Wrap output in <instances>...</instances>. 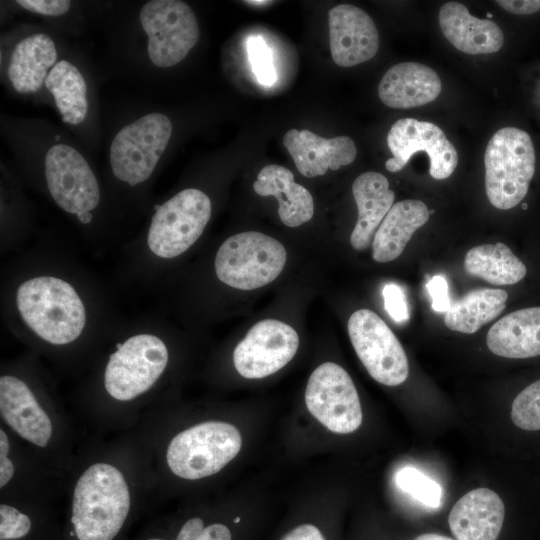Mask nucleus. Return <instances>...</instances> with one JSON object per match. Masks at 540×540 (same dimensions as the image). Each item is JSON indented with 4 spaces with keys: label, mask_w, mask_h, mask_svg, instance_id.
<instances>
[{
    "label": "nucleus",
    "mask_w": 540,
    "mask_h": 540,
    "mask_svg": "<svg viewBox=\"0 0 540 540\" xmlns=\"http://www.w3.org/2000/svg\"><path fill=\"white\" fill-rule=\"evenodd\" d=\"M245 3L252 4V5H264V4H268V3L270 4L272 2L271 1H263V0H261V1L254 0V1H246Z\"/></svg>",
    "instance_id": "79ce46f5"
},
{
    "label": "nucleus",
    "mask_w": 540,
    "mask_h": 540,
    "mask_svg": "<svg viewBox=\"0 0 540 540\" xmlns=\"http://www.w3.org/2000/svg\"><path fill=\"white\" fill-rule=\"evenodd\" d=\"M24 9L46 16H60L68 12L71 2L67 0H18Z\"/></svg>",
    "instance_id": "c9c22d12"
},
{
    "label": "nucleus",
    "mask_w": 540,
    "mask_h": 540,
    "mask_svg": "<svg viewBox=\"0 0 540 540\" xmlns=\"http://www.w3.org/2000/svg\"><path fill=\"white\" fill-rule=\"evenodd\" d=\"M31 528L28 515L11 505H0V540H21L29 535Z\"/></svg>",
    "instance_id": "473e14b6"
},
{
    "label": "nucleus",
    "mask_w": 540,
    "mask_h": 540,
    "mask_svg": "<svg viewBox=\"0 0 540 540\" xmlns=\"http://www.w3.org/2000/svg\"><path fill=\"white\" fill-rule=\"evenodd\" d=\"M168 349L158 336L148 333L129 337L109 356L104 386L118 401H129L148 391L163 374Z\"/></svg>",
    "instance_id": "0eeeda50"
},
{
    "label": "nucleus",
    "mask_w": 540,
    "mask_h": 540,
    "mask_svg": "<svg viewBox=\"0 0 540 540\" xmlns=\"http://www.w3.org/2000/svg\"><path fill=\"white\" fill-rule=\"evenodd\" d=\"M131 507L122 472L108 463L90 465L75 484L70 522L76 540H114Z\"/></svg>",
    "instance_id": "f257e3e1"
},
{
    "label": "nucleus",
    "mask_w": 540,
    "mask_h": 540,
    "mask_svg": "<svg viewBox=\"0 0 540 540\" xmlns=\"http://www.w3.org/2000/svg\"><path fill=\"white\" fill-rule=\"evenodd\" d=\"M172 134V123L161 113L146 114L124 126L110 146V164L117 179L130 186L147 180Z\"/></svg>",
    "instance_id": "6e6552de"
},
{
    "label": "nucleus",
    "mask_w": 540,
    "mask_h": 540,
    "mask_svg": "<svg viewBox=\"0 0 540 540\" xmlns=\"http://www.w3.org/2000/svg\"><path fill=\"white\" fill-rule=\"evenodd\" d=\"M348 333L360 361L377 382L402 384L408 377L406 353L389 326L373 311L360 309L348 320Z\"/></svg>",
    "instance_id": "9d476101"
},
{
    "label": "nucleus",
    "mask_w": 540,
    "mask_h": 540,
    "mask_svg": "<svg viewBox=\"0 0 540 540\" xmlns=\"http://www.w3.org/2000/svg\"><path fill=\"white\" fill-rule=\"evenodd\" d=\"M393 157L385 162L390 172L402 170L417 152H425L430 161L429 173L437 180L448 178L458 163L455 146L437 125L414 118L397 120L387 135Z\"/></svg>",
    "instance_id": "f8f14e48"
},
{
    "label": "nucleus",
    "mask_w": 540,
    "mask_h": 540,
    "mask_svg": "<svg viewBox=\"0 0 540 540\" xmlns=\"http://www.w3.org/2000/svg\"><path fill=\"white\" fill-rule=\"evenodd\" d=\"M139 19L148 37V56L157 67L175 66L198 42L196 15L183 1H148L142 6Z\"/></svg>",
    "instance_id": "1a4fd4ad"
},
{
    "label": "nucleus",
    "mask_w": 540,
    "mask_h": 540,
    "mask_svg": "<svg viewBox=\"0 0 540 540\" xmlns=\"http://www.w3.org/2000/svg\"><path fill=\"white\" fill-rule=\"evenodd\" d=\"M242 437L232 424L203 422L175 435L166 451L169 469L176 476L197 480L218 473L239 453Z\"/></svg>",
    "instance_id": "20e7f679"
},
{
    "label": "nucleus",
    "mask_w": 540,
    "mask_h": 540,
    "mask_svg": "<svg viewBox=\"0 0 540 540\" xmlns=\"http://www.w3.org/2000/svg\"><path fill=\"white\" fill-rule=\"evenodd\" d=\"M0 413L3 420L23 439L46 447L53 426L28 385L12 375L0 378Z\"/></svg>",
    "instance_id": "f3484780"
},
{
    "label": "nucleus",
    "mask_w": 540,
    "mask_h": 540,
    "mask_svg": "<svg viewBox=\"0 0 540 540\" xmlns=\"http://www.w3.org/2000/svg\"><path fill=\"white\" fill-rule=\"evenodd\" d=\"M329 45L335 64L352 67L372 59L379 34L367 12L352 4H339L328 12Z\"/></svg>",
    "instance_id": "2eb2a0df"
},
{
    "label": "nucleus",
    "mask_w": 540,
    "mask_h": 540,
    "mask_svg": "<svg viewBox=\"0 0 540 540\" xmlns=\"http://www.w3.org/2000/svg\"><path fill=\"white\" fill-rule=\"evenodd\" d=\"M464 267L470 275L493 285L518 283L527 273L524 263L503 243L471 248L465 256Z\"/></svg>",
    "instance_id": "bb28decb"
},
{
    "label": "nucleus",
    "mask_w": 540,
    "mask_h": 540,
    "mask_svg": "<svg viewBox=\"0 0 540 540\" xmlns=\"http://www.w3.org/2000/svg\"><path fill=\"white\" fill-rule=\"evenodd\" d=\"M253 189L260 196L277 199L279 218L288 227H298L313 217L311 193L294 181L293 173L286 167L277 164L264 166L253 183Z\"/></svg>",
    "instance_id": "4be33fe9"
},
{
    "label": "nucleus",
    "mask_w": 540,
    "mask_h": 540,
    "mask_svg": "<svg viewBox=\"0 0 540 540\" xmlns=\"http://www.w3.org/2000/svg\"><path fill=\"white\" fill-rule=\"evenodd\" d=\"M44 169L49 193L61 209L77 215L96 208L100 201L98 181L75 148L52 146L46 153Z\"/></svg>",
    "instance_id": "ddd939ff"
},
{
    "label": "nucleus",
    "mask_w": 540,
    "mask_h": 540,
    "mask_svg": "<svg viewBox=\"0 0 540 540\" xmlns=\"http://www.w3.org/2000/svg\"><path fill=\"white\" fill-rule=\"evenodd\" d=\"M429 216L430 211L422 201L406 199L393 204L375 232L373 259L384 263L399 257L412 235L428 221Z\"/></svg>",
    "instance_id": "b1692460"
},
{
    "label": "nucleus",
    "mask_w": 540,
    "mask_h": 540,
    "mask_svg": "<svg viewBox=\"0 0 540 540\" xmlns=\"http://www.w3.org/2000/svg\"><path fill=\"white\" fill-rule=\"evenodd\" d=\"M508 294L502 289H476L452 302L445 325L457 332L473 334L497 317L505 308Z\"/></svg>",
    "instance_id": "a878e982"
},
{
    "label": "nucleus",
    "mask_w": 540,
    "mask_h": 540,
    "mask_svg": "<svg viewBox=\"0 0 540 540\" xmlns=\"http://www.w3.org/2000/svg\"><path fill=\"white\" fill-rule=\"evenodd\" d=\"M414 540H453V539L440 535V534L427 533V534H422L416 537Z\"/></svg>",
    "instance_id": "ea45409f"
},
{
    "label": "nucleus",
    "mask_w": 540,
    "mask_h": 540,
    "mask_svg": "<svg viewBox=\"0 0 540 540\" xmlns=\"http://www.w3.org/2000/svg\"><path fill=\"white\" fill-rule=\"evenodd\" d=\"M442 84L432 68L417 62H402L390 67L378 85L380 100L388 107L408 109L434 101Z\"/></svg>",
    "instance_id": "6ab92c4d"
},
{
    "label": "nucleus",
    "mask_w": 540,
    "mask_h": 540,
    "mask_svg": "<svg viewBox=\"0 0 540 540\" xmlns=\"http://www.w3.org/2000/svg\"><path fill=\"white\" fill-rule=\"evenodd\" d=\"M511 419L522 430H540V379L515 397L511 406Z\"/></svg>",
    "instance_id": "c756f323"
},
{
    "label": "nucleus",
    "mask_w": 540,
    "mask_h": 540,
    "mask_svg": "<svg viewBox=\"0 0 540 540\" xmlns=\"http://www.w3.org/2000/svg\"><path fill=\"white\" fill-rule=\"evenodd\" d=\"M230 528L220 522L205 523L200 517L186 520L172 539L151 537L146 540H232Z\"/></svg>",
    "instance_id": "7c9ffc66"
},
{
    "label": "nucleus",
    "mask_w": 540,
    "mask_h": 540,
    "mask_svg": "<svg viewBox=\"0 0 540 540\" xmlns=\"http://www.w3.org/2000/svg\"><path fill=\"white\" fill-rule=\"evenodd\" d=\"M484 163L490 203L501 210L517 206L526 196L535 172L536 155L530 135L516 127L499 129L487 144Z\"/></svg>",
    "instance_id": "7ed1b4c3"
},
{
    "label": "nucleus",
    "mask_w": 540,
    "mask_h": 540,
    "mask_svg": "<svg viewBox=\"0 0 540 540\" xmlns=\"http://www.w3.org/2000/svg\"><path fill=\"white\" fill-rule=\"evenodd\" d=\"M45 86L54 97L62 120L81 123L88 112L87 87L83 75L71 62L60 60L49 72Z\"/></svg>",
    "instance_id": "cd10ccee"
},
{
    "label": "nucleus",
    "mask_w": 540,
    "mask_h": 540,
    "mask_svg": "<svg viewBox=\"0 0 540 540\" xmlns=\"http://www.w3.org/2000/svg\"><path fill=\"white\" fill-rule=\"evenodd\" d=\"M305 403L309 412L334 433H352L362 423L356 387L347 371L336 363L325 362L312 372Z\"/></svg>",
    "instance_id": "9b49d317"
},
{
    "label": "nucleus",
    "mask_w": 540,
    "mask_h": 540,
    "mask_svg": "<svg viewBox=\"0 0 540 540\" xmlns=\"http://www.w3.org/2000/svg\"><path fill=\"white\" fill-rule=\"evenodd\" d=\"M352 193L358 208V218L350 235L355 250L369 247L379 225L393 206L394 192L388 179L379 172L367 171L353 182Z\"/></svg>",
    "instance_id": "412c9836"
},
{
    "label": "nucleus",
    "mask_w": 540,
    "mask_h": 540,
    "mask_svg": "<svg viewBox=\"0 0 540 540\" xmlns=\"http://www.w3.org/2000/svg\"><path fill=\"white\" fill-rule=\"evenodd\" d=\"M16 305L30 330L54 345L75 341L86 324L82 299L70 283L58 277L24 281L17 289Z\"/></svg>",
    "instance_id": "f03ea898"
},
{
    "label": "nucleus",
    "mask_w": 540,
    "mask_h": 540,
    "mask_svg": "<svg viewBox=\"0 0 540 540\" xmlns=\"http://www.w3.org/2000/svg\"><path fill=\"white\" fill-rule=\"evenodd\" d=\"M279 540H327V538L318 526L302 523L288 530Z\"/></svg>",
    "instance_id": "4c0bfd02"
},
{
    "label": "nucleus",
    "mask_w": 540,
    "mask_h": 540,
    "mask_svg": "<svg viewBox=\"0 0 540 540\" xmlns=\"http://www.w3.org/2000/svg\"><path fill=\"white\" fill-rule=\"evenodd\" d=\"M298 347L295 329L276 319H264L254 324L236 346L234 366L244 378H264L289 363Z\"/></svg>",
    "instance_id": "4468645a"
},
{
    "label": "nucleus",
    "mask_w": 540,
    "mask_h": 540,
    "mask_svg": "<svg viewBox=\"0 0 540 540\" xmlns=\"http://www.w3.org/2000/svg\"><path fill=\"white\" fill-rule=\"evenodd\" d=\"M487 346L495 355L524 359L540 355V307L511 312L488 331Z\"/></svg>",
    "instance_id": "5701e85b"
},
{
    "label": "nucleus",
    "mask_w": 540,
    "mask_h": 540,
    "mask_svg": "<svg viewBox=\"0 0 540 540\" xmlns=\"http://www.w3.org/2000/svg\"><path fill=\"white\" fill-rule=\"evenodd\" d=\"M283 144L297 170L305 177L324 175L328 169L338 170L351 164L357 156L354 141L348 136L323 138L309 130H288Z\"/></svg>",
    "instance_id": "dca6fc26"
},
{
    "label": "nucleus",
    "mask_w": 540,
    "mask_h": 540,
    "mask_svg": "<svg viewBox=\"0 0 540 540\" xmlns=\"http://www.w3.org/2000/svg\"><path fill=\"white\" fill-rule=\"evenodd\" d=\"M426 289L432 299V309L436 312H447L452 303L447 280L442 275H435L426 283Z\"/></svg>",
    "instance_id": "f704fd0d"
},
{
    "label": "nucleus",
    "mask_w": 540,
    "mask_h": 540,
    "mask_svg": "<svg viewBox=\"0 0 540 540\" xmlns=\"http://www.w3.org/2000/svg\"><path fill=\"white\" fill-rule=\"evenodd\" d=\"M400 490L410 494L415 500L429 508L441 505V486L414 467L401 468L395 476Z\"/></svg>",
    "instance_id": "c85d7f7f"
},
{
    "label": "nucleus",
    "mask_w": 540,
    "mask_h": 540,
    "mask_svg": "<svg viewBox=\"0 0 540 540\" xmlns=\"http://www.w3.org/2000/svg\"><path fill=\"white\" fill-rule=\"evenodd\" d=\"M10 442L3 429L0 430V487L6 486L14 475V465L8 458Z\"/></svg>",
    "instance_id": "e433bc0d"
},
{
    "label": "nucleus",
    "mask_w": 540,
    "mask_h": 540,
    "mask_svg": "<svg viewBox=\"0 0 540 540\" xmlns=\"http://www.w3.org/2000/svg\"><path fill=\"white\" fill-rule=\"evenodd\" d=\"M504 516L499 495L488 488H477L455 503L448 524L457 540H497Z\"/></svg>",
    "instance_id": "a211bd4d"
},
{
    "label": "nucleus",
    "mask_w": 540,
    "mask_h": 540,
    "mask_svg": "<svg viewBox=\"0 0 540 540\" xmlns=\"http://www.w3.org/2000/svg\"><path fill=\"white\" fill-rule=\"evenodd\" d=\"M247 56L257 81L270 86L276 81L272 53L260 36H251L246 43Z\"/></svg>",
    "instance_id": "2f4dec72"
},
{
    "label": "nucleus",
    "mask_w": 540,
    "mask_h": 540,
    "mask_svg": "<svg viewBox=\"0 0 540 540\" xmlns=\"http://www.w3.org/2000/svg\"><path fill=\"white\" fill-rule=\"evenodd\" d=\"M504 10L518 15H528L540 10V0H498Z\"/></svg>",
    "instance_id": "58836bf2"
},
{
    "label": "nucleus",
    "mask_w": 540,
    "mask_h": 540,
    "mask_svg": "<svg viewBox=\"0 0 540 540\" xmlns=\"http://www.w3.org/2000/svg\"><path fill=\"white\" fill-rule=\"evenodd\" d=\"M211 213V201L203 191L178 192L157 206L148 230V248L163 259L181 255L202 235Z\"/></svg>",
    "instance_id": "423d86ee"
},
{
    "label": "nucleus",
    "mask_w": 540,
    "mask_h": 540,
    "mask_svg": "<svg viewBox=\"0 0 540 540\" xmlns=\"http://www.w3.org/2000/svg\"><path fill=\"white\" fill-rule=\"evenodd\" d=\"M384 308L388 315L398 324L409 320V308L403 288L396 283H387L382 289Z\"/></svg>",
    "instance_id": "72a5a7b5"
},
{
    "label": "nucleus",
    "mask_w": 540,
    "mask_h": 540,
    "mask_svg": "<svg viewBox=\"0 0 540 540\" xmlns=\"http://www.w3.org/2000/svg\"><path fill=\"white\" fill-rule=\"evenodd\" d=\"M57 60L54 41L43 33L22 39L13 49L8 65V78L20 93L38 91Z\"/></svg>",
    "instance_id": "393cba45"
},
{
    "label": "nucleus",
    "mask_w": 540,
    "mask_h": 540,
    "mask_svg": "<svg viewBox=\"0 0 540 540\" xmlns=\"http://www.w3.org/2000/svg\"><path fill=\"white\" fill-rule=\"evenodd\" d=\"M81 223L87 224L92 220L90 212L79 213L76 215Z\"/></svg>",
    "instance_id": "a19ab883"
},
{
    "label": "nucleus",
    "mask_w": 540,
    "mask_h": 540,
    "mask_svg": "<svg viewBox=\"0 0 540 540\" xmlns=\"http://www.w3.org/2000/svg\"><path fill=\"white\" fill-rule=\"evenodd\" d=\"M438 18L445 38L463 53H494L504 44V34L497 23L473 16L459 2L450 1L442 5Z\"/></svg>",
    "instance_id": "aec40b11"
},
{
    "label": "nucleus",
    "mask_w": 540,
    "mask_h": 540,
    "mask_svg": "<svg viewBox=\"0 0 540 540\" xmlns=\"http://www.w3.org/2000/svg\"><path fill=\"white\" fill-rule=\"evenodd\" d=\"M287 259L285 247L273 237L247 231L228 237L215 257V272L224 284L253 290L275 280Z\"/></svg>",
    "instance_id": "39448f33"
}]
</instances>
